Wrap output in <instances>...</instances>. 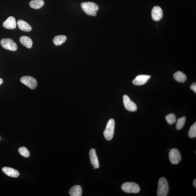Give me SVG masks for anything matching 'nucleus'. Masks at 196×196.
Wrapping results in <instances>:
<instances>
[{
    "label": "nucleus",
    "instance_id": "f257e3e1",
    "mask_svg": "<svg viewBox=\"0 0 196 196\" xmlns=\"http://www.w3.org/2000/svg\"><path fill=\"white\" fill-rule=\"evenodd\" d=\"M82 9L86 14L95 16L99 10V7L97 4L92 2H83L81 4Z\"/></svg>",
    "mask_w": 196,
    "mask_h": 196
},
{
    "label": "nucleus",
    "instance_id": "f03ea898",
    "mask_svg": "<svg viewBox=\"0 0 196 196\" xmlns=\"http://www.w3.org/2000/svg\"><path fill=\"white\" fill-rule=\"evenodd\" d=\"M169 187L167 180L164 177H162L159 179L158 183V189L157 191V196H167Z\"/></svg>",
    "mask_w": 196,
    "mask_h": 196
},
{
    "label": "nucleus",
    "instance_id": "7ed1b4c3",
    "mask_svg": "<svg viewBox=\"0 0 196 196\" xmlns=\"http://www.w3.org/2000/svg\"><path fill=\"white\" fill-rule=\"evenodd\" d=\"M115 128V120L113 119L109 120L104 132V137L106 140L109 141L112 139L114 134Z\"/></svg>",
    "mask_w": 196,
    "mask_h": 196
},
{
    "label": "nucleus",
    "instance_id": "20e7f679",
    "mask_svg": "<svg viewBox=\"0 0 196 196\" xmlns=\"http://www.w3.org/2000/svg\"><path fill=\"white\" fill-rule=\"evenodd\" d=\"M122 190L128 193H137L140 192V188L137 184L134 182H125L122 184Z\"/></svg>",
    "mask_w": 196,
    "mask_h": 196
},
{
    "label": "nucleus",
    "instance_id": "39448f33",
    "mask_svg": "<svg viewBox=\"0 0 196 196\" xmlns=\"http://www.w3.org/2000/svg\"><path fill=\"white\" fill-rule=\"evenodd\" d=\"M1 44L3 48L11 51H16L17 46L16 43L10 39H3L1 41Z\"/></svg>",
    "mask_w": 196,
    "mask_h": 196
},
{
    "label": "nucleus",
    "instance_id": "423d86ee",
    "mask_svg": "<svg viewBox=\"0 0 196 196\" xmlns=\"http://www.w3.org/2000/svg\"><path fill=\"white\" fill-rule=\"evenodd\" d=\"M20 82L32 90H34L37 85V82L34 77L30 76H24L21 77Z\"/></svg>",
    "mask_w": 196,
    "mask_h": 196
},
{
    "label": "nucleus",
    "instance_id": "0eeeda50",
    "mask_svg": "<svg viewBox=\"0 0 196 196\" xmlns=\"http://www.w3.org/2000/svg\"><path fill=\"white\" fill-rule=\"evenodd\" d=\"M169 158L172 163L178 164L181 159V155L179 150L175 148L171 150L169 153Z\"/></svg>",
    "mask_w": 196,
    "mask_h": 196
},
{
    "label": "nucleus",
    "instance_id": "6e6552de",
    "mask_svg": "<svg viewBox=\"0 0 196 196\" xmlns=\"http://www.w3.org/2000/svg\"><path fill=\"white\" fill-rule=\"evenodd\" d=\"M123 102L125 108L127 110L132 112L137 110V106L136 104L132 101L127 95H125L123 97Z\"/></svg>",
    "mask_w": 196,
    "mask_h": 196
},
{
    "label": "nucleus",
    "instance_id": "1a4fd4ad",
    "mask_svg": "<svg viewBox=\"0 0 196 196\" xmlns=\"http://www.w3.org/2000/svg\"><path fill=\"white\" fill-rule=\"evenodd\" d=\"M151 77L150 75H140L136 77L133 81V83L136 85H144Z\"/></svg>",
    "mask_w": 196,
    "mask_h": 196
},
{
    "label": "nucleus",
    "instance_id": "9d476101",
    "mask_svg": "<svg viewBox=\"0 0 196 196\" xmlns=\"http://www.w3.org/2000/svg\"><path fill=\"white\" fill-rule=\"evenodd\" d=\"M152 19L155 21H159L163 16L162 9L158 6L154 7L152 9Z\"/></svg>",
    "mask_w": 196,
    "mask_h": 196
},
{
    "label": "nucleus",
    "instance_id": "9b49d317",
    "mask_svg": "<svg viewBox=\"0 0 196 196\" xmlns=\"http://www.w3.org/2000/svg\"><path fill=\"white\" fill-rule=\"evenodd\" d=\"M3 26L4 28L8 29H14L17 26V23L14 17H9L3 22Z\"/></svg>",
    "mask_w": 196,
    "mask_h": 196
},
{
    "label": "nucleus",
    "instance_id": "f8f14e48",
    "mask_svg": "<svg viewBox=\"0 0 196 196\" xmlns=\"http://www.w3.org/2000/svg\"><path fill=\"white\" fill-rule=\"evenodd\" d=\"M90 157L91 164L95 168L99 167V161L96 155L95 150L94 149H91L90 152Z\"/></svg>",
    "mask_w": 196,
    "mask_h": 196
},
{
    "label": "nucleus",
    "instance_id": "ddd939ff",
    "mask_svg": "<svg viewBox=\"0 0 196 196\" xmlns=\"http://www.w3.org/2000/svg\"><path fill=\"white\" fill-rule=\"evenodd\" d=\"M2 171L4 174L8 177L17 178L19 175V172L12 168L4 167L2 168Z\"/></svg>",
    "mask_w": 196,
    "mask_h": 196
},
{
    "label": "nucleus",
    "instance_id": "4468645a",
    "mask_svg": "<svg viewBox=\"0 0 196 196\" xmlns=\"http://www.w3.org/2000/svg\"><path fill=\"white\" fill-rule=\"evenodd\" d=\"M17 24L20 30L26 32L30 31L32 27L27 22L22 20H19L17 22Z\"/></svg>",
    "mask_w": 196,
    "mask_h": 196
},
{
    "label": "nucleus",
    "instance_id": "2eb2a0df",
    "mask_svg": "<svg viewBox=\"0 0 196 196\" xmlns=\"http://www.w3.org/2000/svg\"><path fill=\"white\" fill-rule=\"evenodd\" d=\"M20 42L27 48L30 49L32 47L33 42L31 39L27 36H22L20 38Z\"/></svg>",
    "mask_w": 196,
    "mask_h": 196
},
{
    "label": "nucleus",
    "instance_id": "dca6fc26",
    "mask_svg": "<svg viewBox=\"0 0 196 196\" xmlns=\"http://www.w3.org/2000/svg\"><path fill=\"white\" fill-rule=\"evenodd\" d=\"M69 193L71 196H81L82 193V189L79 185H75L70 188Z\"/></svg>",
    "mask_w": 196,
    "mask_h": 196
},
{
    "label": "nucleus",
    "instance_id": "f3484780",
    "mask_svg": "<svg viewBox=\"0 0 196 196\" xmlns=\"http://www.w3.org/2000/svg\"><path fill=\"white\" fill-rule=\"evenodd\" d=\"M44 3L43 0H32L29 2V6L35 9L40 8L44 5Z\"/></svg>",
    "mask_w": 196,
    "mask_h": 196
},
{
    "label": "nucleus",
    "instance_id": "a211bd4d",
    "mask_svg": "<svg viewBox=\"0 0 196 196\" xmlns=\"http://www.w3.org/2000/svg\"><path fill=\"white\" fill-rule=\"evenodd\" d=\"M174 78L175 80L181 83H183L187 79L185 74L181 71H178L175 73L174 75Z\"/></svg>",
    "mask_w": 196,
    "mask_h": 196
},
{
    "label": "nucleus",
    "instance_id": "6ab92c4d",
    "mask_svg": "<svg viewBox=\"0 0 196 196\" xmlns=\"http://www.w3.org/2000/svg\"><path fill=\"white\" fill-rule=\"evenodd\" d=\"M67 40V37L64 35H59L54 38L53 42L56 45H60L64 43Z\"/></svg>",
    "mask_w": 196,
    "mask_h": 196
},
{
    "label": "nucleus",
    "instance_id": "aec40b11",
    "mask_svg": "<svg viewBox=\"0 0 196 196\" xmlns=\"http://www.w3.org/2000/svg\"><path fill=\"white\" fill-rule=\"evenodd\" d=\"M186 120L185 117L180 118L177 120L176 125V129L178 130H180L183 128L184 124H185Z\"/></svg>",
    "mask_w": 196,
    "mask_h": 196
},
{
    "label": "nucleus",
    "instance_id": "412c9836",
    "mask_svg": "<svg viewBox=\"0 0 196 196\" xmlns=\"http://www.w3.org/2000/svg\"><path fill=\"white\" fill-rule=\"evenodd\" d=\"M166 120L168 124L172 125L176 122L177 118L174 114L171 113L166 116Z\"/></svg>",
    "mask_w": 196,
    "mask_h": 196
},
{
    "label": "nucleus",
    "instance_id": "4be33fe9",
    "mask_svg": "<svg viewBox=\"0 0 196 196\" xmlns=\"http://www.w3.org/2000/svg\"><path fill=\"white\" fill-rule=\"evenodd\" d=\"M18 152L22 156L25 158H28L30 156V153L28 150L25 147H19L18 149Z\"/></svg>",
    "mask_w": 196,
    "mask_h": 196
},
{
    "label": "nucleus",
    "instance_id": "5701e85b",
    "mask_svg": "<svg viewBox=\"0 0 196 196\" xmlns=\"http://www.w3.org/2000/svg\"><path fill=\"white\" fill-rule=\"evenodd\" d=\"M188 136L191 138H194L196 137V123L195 122L190 127L188 132Z\"/></svg>",
    "mask_w": 196,
    "mask_h": 196
},
{
    "label": "nucleus",
    "instance_id": "b1692460",
    "mask_svg": "<svg viewBox=\"0 0 196 196\" xmlns=\"http://www.w3.org/2000/svg\"><path fill=\"white\" fill-rule=\"evenodd\" d=\"M190 89L196 93V84L195 83H193L190 86Z\"/></svg>",
    "mask_w": 196,
    "mask_h": 196
},
{
    "label": "nucleus",
    "instance_id": "393cba45",
    "mask_svg": "<svg viewBox=\"0 0 196 196\" xmlns=\"http://www.w3.org/2000/svg\"><path fill=\"white\" fill-rule=\"evenodd\" d=\"M193 186H194V187L196 188V179H195L194 180L193 182Z\"/></svg>",
    "mask_w": 196,
    "mask_h": 196
},
{
    "label": "nucleus",
    "instance_id": "a878e982",
    "mask_svg": "<svg viewBox=\"0 0 196 196\" xmlns=\"http://www.w3.org/2000/svg\"><path fill=\"white\" fill-rule=\"evenodd\" d=\"M3 83V79L0 78V85H1Z\"/></svg>",
    "mask_w": 196,
    "mask_h": 196
},
{
    "label": "nucleus",
    "instance_id": "bb28decb",
    "mask_svg": "<svg viewBox=\"0 0 196 196\" xmlns=\"http://www.w3.org/2000/svg\"><path fill=\"white\" fill-rule=\"evenodd\" d=\"M0 140H1V137H0Z\"/></svg>",
    "mask_w": 196,
    "mask_h": 196
}]
</instances>
